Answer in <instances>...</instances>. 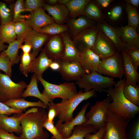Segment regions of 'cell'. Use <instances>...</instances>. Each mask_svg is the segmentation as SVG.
Instances as JSON below:
<instances>
[{
	"instance_id": "32",
	"label": "cell",
	"mask_w": 139,
	"mask_h": 139,
	"mask_svg": "<svg viewBox=\"0 0 139 139\" xmlns=\"http://www.w3.org/2000/svg\"><path fill=\"white\" fill-rule=\"evenodd\" d=\"M123 92L124 96L130 102L139 107V87H134L125 82L123 86Z\"/></svg>"
},
{
	"instance_id": "36",
	"label": "cell",
	"mask_w": 139,
	"mask_h": 139,
	"mask_svg": "<svg viewBox=\"0 0 139 139\" xmlns=\"http://www.w3.org/2000/svg\"><path fill=\"white\" fill-rule=\"evenodd\" d=\"M125 9L128 17V25L136 28L139 23V15L137 8L127 3Z\"/></svg>"
},
{
	"instance_id": "4",
	"label": "cell",
	"mask_w": 139,
	"mask_h": 139,
	"mask_svg": "<svg viewBox=\"0 0 139 139\" xmlns=\"http://www.w3.org/2000/svg\"><path fill=\"white\" fill-rule=\"evenodd\" d=\"M37 76L44 88L42 93L50 103L53 102L54 100L57 98L61 99L62 100L69 99L78 92L76 84L73 82H66L57 85L48 82L42 77Z\"/></svg>"
},
{
	"instance_id": "3",
	"label": "cell",
	"mask_w": 139,
	"mask_h": 139,
	"mask_svg": "<svg viewBox=\"0 0 139 139\" xmlns=\"http://www.w3.org/2000/svg\"><path fill=\"white\" fill-rule=\"evenodd\" d=\"M97 95L96 92L93 90L85 92L80 90L71 98L55 103L58 111V121L62 123L70 121L74 118V111L80 103L84 100L95 98Z\"/></svg>"
},
{
	"instance_id": "33",
	"label": "cell",
	"mask_w": 139,
	"mask_h": 139,
	"mask_svg": "<svg viewBox=\"0 0 139 139\" xmlns=\"http://www.w3.org/2000/svg\"><path fill=\"white\" fill-rule=\"evenodd\" d=\"M93 126L86 125H79L74 128L71 135L64 139H84L89 133H95L97 131Z\"/></svg>"
},
{
	"instance_id": "34",
	"label": "cell",
	"mask_w": 139,
	"mask_h": 139,
	"mask_svg": "<svg viewBox=\"0 0 139 139\" xmlns=\"http://www.w3.org/2000/svg\"><path fill=\"white\" fill-rule=\"evenodd\" d=\"M14 28L17 39H24L32 29L23 19L14 22Z\"/></svg>"
},
{
	"instance_id": "5",
	"label": "cell",
	"mask_w": 139,
	"mask_h": 139,
	"mask_svg": "<svg viewBox=\"0 0 139 139\" xmlns=\"http://www.w3.org/2000/svg\"><path fill=\"white\" fill-rule=\"evenodd\" d=\"M116 82L114 78L93 71L85 74L75 83L80 88L83 89L84 92L93 90L97 92L113 86Z\"/></svg>"
},
{
	"instance_id": "49",
	"label": "cell",
	"mask_w": 139,
	"mask_h": 139,
	"mask_svg": "<svg viewBox=\"0 0 139 139\" xmlns=\"http://www.w3.org/2000/svg\"><path fill=\"white\" fill-rule=\"evenodd\" d=\"M94 1L101 7L105 8L108 7L111 3L114 1L113 0H95Z\"/></svg>"
},
{
	"instance_id": "38",
	"label": "cell",
	"mask_w": 139,
	"mask_h": 139,
	"mask_svg": "<svg viewBox=\"0 0 139 139\" xmlns=\"http://www.w3.org/2000/svg\"><path fill=\"white\" fill-rule=\"evenodd\" d=\"M20 59L19 70L22 74L27 77L33 60L31 54L23 53Z\"/></svg>"
},
{
	"instance_id": "23",
	"label": "cell",
	"mask_w": 139,
	"mask_h": 139,
	"mask_svg": "<svg viewBox=\"0 0 139 139\" xmlns=\"http://www.w3.org/2000/svg\"><path fill=\"white\" fill-rule=\"evenodd\" d=\"M43 7L56 23L63 24L67 21L69 12L65 5L58 4L54 5L47 4H45Z\"/></svg>"
},
{
	"instance_id": "45",
	"label": "cell",
	"mask_w": 139,
	"mask_h": 139,
	"mask_svg": "<svg viewBox=\"0 0 139 139\" xmlns=\"http://www.w3.org/2000/svg\"><path fill=\"white\" fill-rule=\"evenodd\" d=\"M48 112L47 114V119L49 122L54 123V118L58 115V111L55 103H49L48 106Z\"/></svg>"
},
{
	"instance_id": "46",
	"label": "cell",
	"mask_w": 139,
	"mask_h": 139,
	"mask_svg": "<svg viewBox=\"0 0 139 139\" xmlns=\"http://www.w3.org/2000/svg\"><path fill=\"white\" fill-rule=\"evenodd\" d=\"M122 12V7L117 6L113 8L108 13V16L112 20H117L120 17Z\"/></svg>"
},
{
	"instance_id": "39",
	"label": "cell",
	"mask_w": 139,
	"mask_h": 139,
	"mask_svg": "<svg viewBox=\"0 0 139 139\" xmlns=\"http://www.w3.org/2000/svg\"><path fill=\"white\" fill-rule=\"evenodd\" d=\"M125 50L130 58L136 69L137 70L139 66V46L127 48Z\"/></svg>"
},
{
	"instance_id": "53",
	"label": "cell",
	"mask_w": 139,
	"mask_h": 139,
	"mask_svg": "<svg viewBox=\"0 0 139 139\" xmlns=\"http://www.w3.org/2000/svg\"><path fill=\"white\" fill-rule=\"evenodd\" d=\"M127 3L136 7H138L139 5V0H126L125 1Z\"/></svg>"
},
{
	"instance_id": "1",
	"label": "cell",
	"mask_w": 139,
	"mask_h": 139,
	"mask_svg": "<svg viewBox=\"0 0 139 139\" xmlns=\"http://www.w3.org/2000/svg\"><path fill=\"white\" fill-rule=\"evenodd\" d=\"M125 77L116 82L113 86L103 91L108 93L111 99L108 110L129 120L139 112V107L129 101L123 94V89Z\"/></svg>"
},
{
	"instance_id": "59",
	"label": "cell",
	"mask_w": 139,
	"mask_h": 139,
	"mask_svg": "<svg viewBox=\"0 0 139 139\" xmlns=\"http://www.w3.org/2000/svg\"></svg>"
},
{
	"instance_id": "29",
	"label": "cell",
	"mask_w": 139,
	"mask_h": 139,
	"mask_svg": "<svg viewBox=\"0 0 139 139\" xmlns=\"http://www.w3.org/2000/svg\"><path fill=\"white\" fill-rule=\"evenodd\" d=\"M24 39L16 40L9 44L6 49L2 52L7 56L9 58L12 66L18 64L20 60L18 55V50L23 42Z\"/></svg>"
},
{
	"instance_id": "14",
	"label": "cell",
	"mask_w": 139,
	"mask_h": 139,
	"mask_svg": "<svg viewBox=\"0 0 139 139\" xmlns=\"http://www.w3.org/2000/svg\"><path fill=\"white\" fill-rule=\"evenodd\" d=\"M39 107H33L24 113L17 114L12 116L0 114V128L10 133H15L20 134L22 131L20 121L25 115L28 113L37 111Z\"/></svg>"
},
{
	"instance_id": "15",
	"label": "cell",
	"mask_w": 139,
	"mask_h": 139,
	"mask_svg": "<svg viewBox=\"0 0 139 139\" xmlns=\"http://www.w3.org/2000/svg\"><path fill=\"white\" fill-rule=\"evenodd\" d=\"M25 20L30 28L35 31L55 22L53 18L46 14L42 8L32 12L31 14Z\"/></svg>"
},
{
	"instance_id": "12",
	"label": "cell",
	"mask_w": 139,
	"mask_h": 139,
	"mask_svg": "<svg viewBox=\"0 0 139 139\" xmlns=\"http://www.w3.org/2000/svg\"><path fill=\"white\" fill-rule=\"evenodd\" d=\"M90 105L88 102L84 104L77 115L70 121L62 123L58 121L55 126L57 128L64 139L69 137L72 134L74 127L80 125H85L88 121L85 115Z\"/></svg>"
},
{
	"instance_id": "11",
	"label": "cell",
	"mask_w": 139,
	"mask_h": 139,
	"mask_svg": "<svg viewBox=\"0 0 139 139\" xmlns=\"http://www.w3.org/2000/svg\"><path fill=\"white\" fill-rule=\"evenodd\" d=\"M99 30L98 26H92L83 30L74 38L73 41L79 52L86 49H91Z\"/></svg>"
},
{
	"instance_id": "27",
	"label": "cell",
	"mask_w": 139,
	"mask_h": 139,
	"mask_svg": "<svg viewBox=\"0 0 139 139\" xmlns=\"http://www.w3.org/2000/svg\"><path fill=\"white\" fill-rule=\"evenodd\" d=\"M67 22L68 30L74 38L83 30L92 26L90 20L82 16L75 19H70Z\"/></svg>"
},
{
	"instance_id": "55",
	"label": "cell",
	"mask_w": 139,
	"mask_h": 139,
	"mask_svg": "<svg viewBox=\"0 0 139 139\" xmlns=\"http://www.w3.org/2000/svg\"><path fill=\"white\" fill-rule=\"evenodd\" d=\"M47 1L49 5H54L58 4V0H48Z\"/></svg>"
},
{
	"instance_id": "30",
	"label": "cell",
	"mask_w": 139,
	"mask_h": 139,
	"mask_svg": "<svg viewBox=\"0 0 139 139\" xmlns=\"http://www.w3.org/2000/svg\"><path fill=\"white\" fill-rule=\"evenodd\" d=\"M16 36L14 22L12 21L0 26V40L4 43L9 44L16 40Z\"/></svg>"
},
{
	"instance_id": "54",
	"label": "cell",
	"mask_w": 139,
	"mask_h": 139,
	"mask_svg": "<svg viewBox=\"0 0 139 139\" xmlns=\"http://www.w3.org/2000/svg\"><path fill=\"white\" fill-rule=\"evenodd\" d=\"M7 47V46L5 45L4 43L0 40V53L5 50Z\"/></svg>"
},
{
	"instance_id": "7",
	"label": "cell",
	"mask_w": 139,
	"mask_h": 139,
	"mask_svg": "<svg viewBox=\"0 0 139 139\" xmlns=\"http://www.w3.org/2000/svg\"><path fill=\"white\" fill-rule=\"evenodd\" d=\"M111 99L109 95L105 99L97 101L85 114L88 121L85 125H91L98 131L105 126L107 112Z\"/></svg>"
},
{
	"instance_id": "22",
	"label": "cell",
	"mask_w": 139,
	"mask_h": 139,
	"mask_svg": "<svg viewBox=\"0 0 139 139\" xmlns=\"http://www.w3.org/2000/svg\"><path fill=\"white\" fill-rule=\"evenodd\" d=\"M98 27L114 43L117 51L121 52L125 49V46L121 40L118 30L103 20L100 21Z\"/></svg>"
},
{
	"instance_id": "42",
	"label": "cell",
	"mask_w": 139,
	"mask_h": 139,
	"mask_svg": "<svg viewBox=\"0 0 139 139\" xmlns=\"http://www.w3.org/2000/svg\"><path fill=\"white\" fill-rule=\"evenodd\" d=\"M44 2L42 0H26L24 2L25 11L32 12L35 10L44 7Z\"/></svg>"
},
{
	"instance_id": "24",
	"label": "cell",
	"mask_w": 139,
	"mask_h": 139,
	"mask_svg": "<svg viewBox=\"0 0 139 139\" xmlns=\"http://www.w3.org/2000/svg\"><path fill=\"white\" fill-rule=\"evenodd\" d=\"M52 62L44 49H42L38 57L33 60L29 72L34 73L37 76L42 77L43 74L49 68Z\"/></svg>"
},
{
	"instance_id": "57",
	"label": "cell",
	"mask_w": 139,
	"mask_h": 139,
	"mask_svg": "<svg viewBox=\"0 0 139 139\" xmlns=\"http://www.w3.org/2000/svg\"><path fill=\"white\" fill-rule=\"evenodd\" d=\"M33 139H43L39 137H36L33 138Z\"/></svg>"
},
{
	"instance_id": "40",
	"label": "cell",
	"mask_w": 139,
	"mask_h": 139,
	"mask_svg": "<svg viewBox=\"0 0 139 139\" xmlns=\"http://www.w3.org/2000/svg\"><path fill=\"white\" fill-rule=\"evenodd\" d=\"M12 66L9 58L2 52L0 53V70L10 78L12 75Z\"/></svg>"
},
{
	"instance_id": "21",
	"label": "cell",
	"mask_w": 139,
	"mask_h": 139,
	"mask_svg": "<svg viewBox=\"0 0 139 139\" xmlns=\"http://www.w3.org/2000/svg\"><path fill=\"white\" fill-rule=\"evenodd\" d=\"M119 36L126 48L135 46H139V35L136 28L128 25L121 26L118 30Z\"/></svg>"
},
{
	"instance_id": "6",
	"label": "cell",
	"mask_w": 139,
	"mask_h": 139,
	"mask_svg": "<svg viewBox=\"0 0 139 139\" xmlns=\"http://www.w3.org/2000/svg\"><path fill=\"white\" fill-rule=\"evenodd\" d=\"M129 121L108 110L102 139H128L126 130Z\"/></svg>"
},
{
	"instance_id": "28",
	"label": "cell",
	"mask_w": 139,
	"mask_h": 139,
	"mask_svg": "<svg viewBox=\"0 0 139 139\" xmlns=\"http://www.w3.org/2000/svg\"><path fill=\"white\" fill-rule=\"evenodd\" d=\"M91 0H70L65 5L69 12L70 19H75L80 15H85V8Z\"/></svg>"
},
{
	"instance_id": "41",
	"label": "cell",
	"mask_w": 139,
	"mask_h": 139,
	"mask_svg": "<svg viewBox=\"0 0 139 139\" xmlns=\"http://www.w3.org/2000/svg\"><path fill=\"white\" fill-rule=\"evenodd\" d=\"M25 11L24 2L23 0H17L14 5L13 19L12 21L15 22L23 18L21 13Z\"/></svg>"
},
{
	"instance_id": "43",
	"label": "cell",
	"mask_w": 139,
	"mask_h": 139,
	"mask_svg": "<svg viewBox=\"0 0 139 139\" xmlns=\"http://www.w3.org/2000/svg\"><path fill=\"white\" fill-rule=\"evenodd\" d=\"M43 127L52 134L54 139H64L58 129L54 125V123L49 122L47 119L43 124Z\"/></svg>"
},
{
	"instance_id": "9",
	"label": "cell",
	"mask_w": 139,
	"mask_h": 139,
	"mask_svg": "<svg viewBox=\"0 0 139 139\" xmlns=\"http://www.w3.org/2000/svg\"><path fill=\"white\" fill-rule=\"evenodd\" d=\"M117 51L113 55L101 60L97 72L112 78L121 79L124 76L123 58Z\"/></svg>"
},
{
	"instance_id": "58",
	"label": "cell",
	"mask_w": 139,
	"mask_h": 139,
	"mask_svg": "<svg viewBox=\"0 0 139 139\" xmlns=\"http://www.w3.org/2000/svg\"><path fill=\"white\" fill-rule=\"evenodd\" d=\"M51 139H54L52 137L51 138Z\"/></svg>"
},
{
	"instance_id": "16",
	"label": "cell",
	"mask_w": 139,
	"mask_h": 139,
	"mask_svg": "<svg viewBox=\"0 0 139 139\" xmlns=\"http://www.w3.org/2000/svg\"><path fill=\"white\" fill-rule=\"evenodd\" d=\"M64 49V43L61 35H56L51 38L44 49L52 61L59 62L63 56Z\"/></svg>"
},
{
	"instance_id": "20",
	"label": "cell",
	"mask_w": 139,
	"mask_h": 139,
	"mask_svg": "<svg viewBox=\"0 0 139 139\" xmlns=\"http://www.w3.org/2000/svg\"><path fill=\"white\" fill-rule=\"evenodd\" d=\"M121 54L123 60L125 82L132 86L137 87L139 80V75L130 58L125 50Z\"/></svg>"
},
{
	"instance_id": "13",
	"label": "cell",
	"mask_w": 139,
	"mask_h": 139,
	"mask_svg": "<svg viewBox=\"0 0 139 139\" xmlns=\"http://www.w3.org/2000/svg\"><path fill=\"white\" fill-rule=\"evenodd\" d=\"M59 62L60 67L57 72L67 81H76L86 74L79 62L62 61Z\"/></svg>"
},
{
	"instance_id": "50",
	"label": "cell",
	"mask_w": 139,
	"mask_h": 139,
	"mask_svg": "<svg viewBox=\"0 0 139 139\" xmlns=\"http://www.w3.org/2000/svg\"><path fill=\"white\" fill-rule=\"evenodd\" d=\"M20 48L22 50L23 53H30L32 47L30 44L25 42L24 45H21Z\"/></svg>"
},
{
	"instance_id": "47",
	"label": "cell",
	"mask_w": 139,
	"mask_h": 139,
	"mask_svg": "<svg viewBox=\"0 0 139 139\" xmlns=\"http://www.w3.org/2000/svg\"><path fill=\"white\" fill-rule=\"evenodd\" d=\"M105 128V126L101 128L93 134L88 133L85 136L84 139H102Z\"/></svg>"
},
{
	"instance_id": "18",
	"label": "cell",
	"mask_w": 139,
	"mask_h": 139,
	"mask_svg": "<svg viewBox=\"0 0 139 139\" xmlns=\"http://www.w3.org/2000/svg\"><path fill=\"white\" fill-rule=\"evenodd\" d=\"M49 36L32 29L24 39L25 42L28 43L31 46L32 51L31 54L33 60L36 58L39 51L41 50Z\"/></svg>"
},
{
	"instance_id": "25",
	"label": "cell",
	"mask_w": 139,
	"mask_h": 139,
	"mask_svg": "<svg viewBox=\"0 0 139 139\" xmlns=\"http://www.w3.org/2000/svg\"><path fill=\"white\" fill-rule=\"evenodd\" d=\"M38 81L37 75L34 73L31 77L29 84L22 94L21 97L25 98L32 97L37 98L45 105L47 108L49 101L39 91L38 86Z\"/></svg>"
},
{
	"instance_id": "8",
	"label": "cell",
	"mask_w": 139,
	"mask_h": 139,
	"mask_svg": "<svg viewBox=\"0 0 139 139\" xmlns=\"http://www.w3.org/2000/svg\"><path fill=\"white\" fill-rule=\"evenodd\" d=\"M27 86L23 81L14 82L10 77L0 71V102L4 103L10 100L21 98Z\"/></svg>"
},
{
	"instance_id": "35",
	"label": "cell",
	"mask_w": 139,
	"mask_h": 139,
	"mask_svg": "<svg viewBox=\"0 0 139 139\" xmlns=\"http://www.w3.org/2000/svg\"><path fill=\"white\" fill-rule=\"evenodd\" d=\"M94 2L91 0L86 5L85 8V15L95 20L101 19L103 17L102 13Z\"/></svg>"
},
{
	"instance_id": "19",
	"label": "cell",
	"mask_w": 139,
	"mask_h": 139,
	"mask_svg": "<svg viewBox=\"0 0 139 139\" xmlns=\"http://www.w3.org/2000/svg\"><path fill=\"white\" fill-rule=\"evenodd\" d=\"M64 43V49L61 61L80 62V52L66 32L61 34Z\"/></svg>"
},
{
	"instance_id": "17",
	"label": "cell",
	"mask_w": 139,
	"mask_h": 139,
	"mask_svg": "<svg viewBox=\"0 0 139 139\" xmlns=\"http://www.w3.org/2000/svg\"><path fill=\"white\" fill-rule=\"evenodd\" d=\"M80 52L79 62L86 74L93 71L97 72L101 61L98 56L90 49Z\"/></svg>"
},
{
	"instance_id": "2",
	"label": "cell",
	"mask_w": 139,
	"mask_h": 139,
	"mask_svg": "<svg viewBox=\"0 0 139 139\" xmlns=\"http://www.w3.org/2000/svg\"><path fill=\"white\" fill-rule=\"evenodd\" d=\"M45 109L39 108L37 111L28 113L22 117L20 121L22 131L20 136L21 139L48 138V133L44 131L43 127L47 119Z\"/></svg>"
},
{
	"instance_id": "51",
	"label": "cell",
	"mask_w": 139,
	"mask_h": 139,
	"mask_svg": "<svg viewBox=\"0 0 139 139\" xmlns=\"http://www.w3.org/2000/svg\"><path fill=\"white\" fill-rule=\"evenodd\" d=\"M133 139H139V121L135 124L133 130Z\"/></svg>"
},
{
	"instance_id": "37",
	"label": "cell",
	"mask_w": 139,
	"mask_h": 139,
	"mask_svg": "<svg viewBox=\"0 0 139 139\" xmlns=\"http://www.w3.org/2000/svg\"><path fill=\"white\" fill-rule=\"evenodd\" d=\"M13 12L6 3L0 1V19L1 25L11 22L12 21Z\"/></svg>"
},
{
	"instance_id": "48",
	"label": "cell",
	"mask_w": 139,
	"mask_h": 139,
	"mask_svg": "<svg viewBox=\"0 0 139 139\" xmlns=\"http://www.w3.org/2000/svg\"><path fill=\"white\" fill-rule=\"evenodd\" d=\"M0 139H21L20 136H15L13 133L7 132L0 128Z\"/></svg>"
},
{
	"instance_id": "44",
	"label": "cell",
	"mask_w": 139,
	"mask_h": 139,
	"mask_svg": "<svg viewBox=\"0 0 139 139\" xmlns=\"http://www.w3.org/2000/svg\"><path fill=\"white\" fill-rule=\"evenodd\" d=\"M23 111L22 110L12 109L4 103L0 102V114L9 116L13 114L22 113Z\"/></svg>"
},
{
	"instance_id": "10",
	"label": "cell",
	"mask_w": 139,
	"mask_h": 139,
	"mask_svg": "<svg viewBox=\"0 0 139 139\" xmlns=\"http://www.w3.org/2000/svg\"><path fill=\"white\" fill-rule=\"evenodd\" d=\"M100 60L114 55L117 50L112 42L99 29L95 43L91 49Z\"/></svg>"
},
{
	"instance_id": "56",
	"label": "cell",
	"mask_w": 139,
	"mask_h": 139,
	"mask_svg": "<svg viewBox=\"0 0 139 139\" xmlns=\"http://www.w3.org/2000/svg\"><path fill=\"white\" fill-rule=\"evenodd\" d=\"M70 0H58V4L65 5Z\"/></svg>"
},
{
	"instance_id": "31",
	"label": "cell",
	"mask_w": 139,
	"mask_h": 139,
	"mask_svg": "<svg viewBox=\"0 0 139 139\" xmlns=\"http://www.w3.org/2000/svg\"><path fill=\"white\" fill-rule=\"evenodd\" d=\"M68 28L67 25L60 24L54 22L35 31L37 32L49 35L61 34L67 32Z\"/></svg>"
},
{
	"instance_id": "26",
	"label": "cell",
	"mask_w": 139,
	"mask_h": 139,
	"mask_svg": "<svg viewBox=\"0 0 139 139\" xmlns=\"http://www.w3.org/2000/svg\"><path fill=\"white\" fill-rule=\"evenodd\" d=\"M3 103L12 109L23 111L31 107L47 108L45 105L40 100L37 102H31L21 98L10 100Z\"/></svg>"
},
{
	"instance_id": "52",
	"label": "cell",
	"mask_w": 139,
	"mask_h": 139,
	"mask_svg": "<svg viewBox=\"0 0 139 139\" xmlns=\"http://www.w3.org/2000/svg\"><path fill=\"white\" fill-rule=\"evenodd\" d=\"M49 67L53 71H58L60 67L59 62L52 61L50 64Z\"/></svg>"
}]
</instances>
